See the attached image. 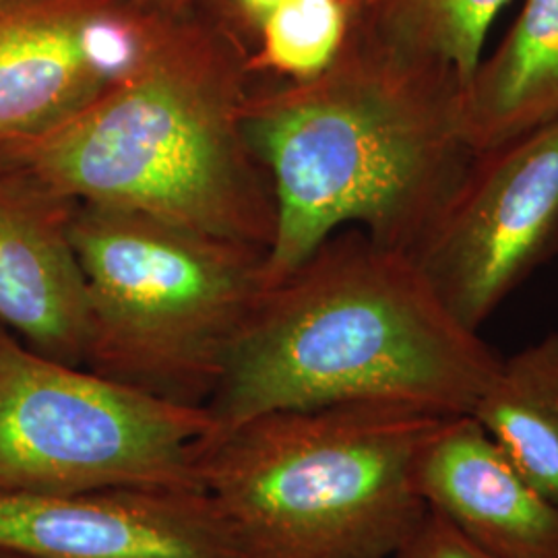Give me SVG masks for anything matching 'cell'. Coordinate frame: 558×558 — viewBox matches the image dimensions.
I'll return each instance as SVG.
<instances>
[{"instance_id":"obj_8","label":"cell","mask_w":558,"mask_h":558,"mask_svg":"<svg viewBox=\"0 0 558 558\" xmlns=\"http://www.w3.org/2000/svg\"><path fill=\"white\" fill-rule=\"evenodd\" d=\"M161 11L140 0H0V147L94 100L137 59Z\"/></svg>"},{"instance_id":"obj_13","label":"cell","mask_w":558,"mask_h":558,"mask_svg":"<svg viewBox=\"0 0 558 558\" xmlns=\"http://www.w3.org/2000/svg\"><path fill=\"white\" fill-rule=\"evenodd\" d=\"M470 416L558 505V333L500 359Z\"/></svg>"},{"instance_id":"obj_10","label":"cell","mask_w":558,"mask_h":558,"mask_svg":"<svg viewBox=\"0 0 558 558\" xmlns=\"http://www.w3.org/2000/svg\"><path fill=\"white\" fill-rule=\"evenodd\" d=\"M75 201L0 151V325L41 356L85 366L87 292Z\"/></svg>"},{"instance_id":"obj_15","label":"cell","mask_w":558,"mask_h":558,"mask_svg":"<svg viewBox=\"0 0 558 558\" xmlns=\"http://www.w3.org/2000/svg\"><path fill=\"white\" fill-rule=\"evenodd\" d=\"M366 0H286L260 27L248 54L253 77L308 81L320 75L350 40Z\"/></svg>"},{"instance_id":"obj_3","label":"cell","mask_w":558,"mask_h":558,"mask_svg":"<svg viewBox=\"0 0 558 558\" xmlns=\"http://www.w3.org/2000/svg\"><path fill=\"white\" fill-rule=\"evenodd\" d=\"M248 54L197 9L161 11L133 64L75 114L0 151L80 205L259 248L274 189L246 140Z\"/></svg>"},{"instance_id":"obj_7","label":"cell","mask_w":558,"mask_h":558,"mask_svg":"<svg viewBox=\"0 0 558 558\" xmlns=\"http://www.w3.org/2000/svg\"><path fill=\"white\" fill-rule=\"evenodd\" d=\"M558 251V119L480 149L410 255L456 319L478 331Z\"/></svg>"},{"instance_id":"obj_11","label":"cell","mask_w":558,"mask_h":558,"mask_svg":"<svg viewBox=\"0 0 558 558\" xmlns=\"http://www.w3.org/2000/svg\"><path fill=\"white\" fill-rule=\"evenodd\" d=\"M426 509L493 558H558V505L542 495L474 416H451L416 461Z\"/></svg>"},{"instance_id":"obj_4","label":"cell","mask_w":558,"mask_h":558,"mask_svg":"<svg viewBox=\"0 0 558 558\" xmlns=\"http://www.w3.org/2000/svg\"><path fill=\"white\" fill-rule=\"evenodd\" d=\"M449 418L396 401L267 412L203 445L201 484L246 558H393L426 513L416 461Z\"/></svg>"},{"instance_id":"obj_17","label":"cell","mask_w":558,"mask_h":558,"mask_svg":"<svg viewBox=\"0 0 558 558\" xmlns=\"http://www.w3.org/2000/svg\"><path fill=\"white\" fill-rule=\"evenodd\" d=\"M393 558H493L482 553L472 542L463 538L458 530L426 509L412 536Z\"/></svg>"},{"instance_id":"obj_19","label":"cell","mask_w":558,"mask_h":558,"mask_svg":"<svg viewBox=\"0 0 558 558\" xmlns=\"http://www.w3.org/2000/svg\"><path fill=\"white\" fill-rule=\"evenodd\" d=\"M0 558H32V557H27V555H21V553H15V550H9V548H0Z\"/></svg>"},{"instance_id":"obj_6","label":"cell","mask_w":558,"mask_h":558,"mask_svg":"<svg viewBox=\"0 0 558 558\" xmlns=\"http://www.w3.org/2000/svg\"><path fill=\"white\" fill-rule=\"evenodd\" d=\"M211 430L205 408L41 356L0 325V497L205 490L199 453Z\"/></svg>"},{"instance_id":"obj_9","label":"cell","mask_w":558,"mask_h":558,"mask_svg":"<svg viewBox=\"0 0 558 558\" xmlns=\"http://www.w3.org/2000/svg\"><path fill=\"white\" fill-rule=\"evenodd\" d=\"M0 548L32 558H246L205 490L160 486L0 497Z\"/></svg>"},{"instance_id":"obj_14","label":"cell","mask_w":558,"mask_h":558,"mask_svg":"<svg viewBox=\"0 0 558 558\" xmlns=\"http://www.w3.org/2000/svg\"><path fill=\"white\" fill-rule=\"evenodd\" d=\"M507 0H366L364 29L410 59L456 71L463 85Z\"/></svg>"},{"instance_id":"obj_2","label":"cell","mask_w":558,"mask_h":558,"mask_svg":"<svg viewBox=\"0 0 558 558\" xmlns=\"http://www.w3.org/2000/svg\"><path fill=\"white\" fill-rule=\"evenodd\" d=\"M500 359L408 253L341 228L260 290L205 405V445L267 412L352 401L468 416Z\"/></svg>"},{"instance_id":"obj_18","label":"cell","mask_w":558,"mask_h":558,"mask_svg":"<svg viewBox=\"0 0 558 558\" xmlns=\"http://www.w3.org/2000/svg\"><path fill=\"white\" fill-rule=\"evenodd\" d=\"M143 4L163 9V11H189L195 9V0H140Z\"/></svg>"},{"instance_id":"obj_5","label":"cell","mask_w":558,"mask_h":558,"mask_svg":"<svg viewBox=\"0 0 558 558\" xmlns=\"http://www.w3.org/2000/svg\"><path fill=\"white\" fill-rule=\"evenodd\" d=\"M73 248L87 292L85 368L205 408L265 288V253L98 205H77Z\"/></svg>"},{"instance_id":"obj_16","label":"cell","mask_w":558,"mask_h":558,"mask_svg":"<svg viewBox=\"0 0 558 558\" xmlns=\"http://www.w3.org/2000/svg\"><path fill=\"white\" fill-rule=\"evenodd\" d=\"M283 2L286 0H195V9L251 54L260 27Z\"/></svg>"},{"instance_id":"obj_12","label":"cell","mask_w":558,"mask_h":558,"mask_svg":"<svg viewBox=\"0 0 558 558\" xmlns=\"http://www.w3.org/2000/svg\"><path fill=\"white\" fill-rule=\"evenodd\" d=\"M461 133L480 151L558 119V0H525L461 89Z\"/></svg>"},{"instance_id":"obj_1","label":"cell","mask_w":558,"mask_h":558,"mask_svg":"<svg viewBox=\"0 0 558 558\" xmlns=\"http://www.w3.org/2000/svg\"><path fill=\"white\" fill-rule=\"evenodd\" d=\"M461 89L456 71L399 54L362 20L317 77H253L242 126L278 211L265 286L341 228L412 255L476 154Z\"/></svg>"}]
</instances>
